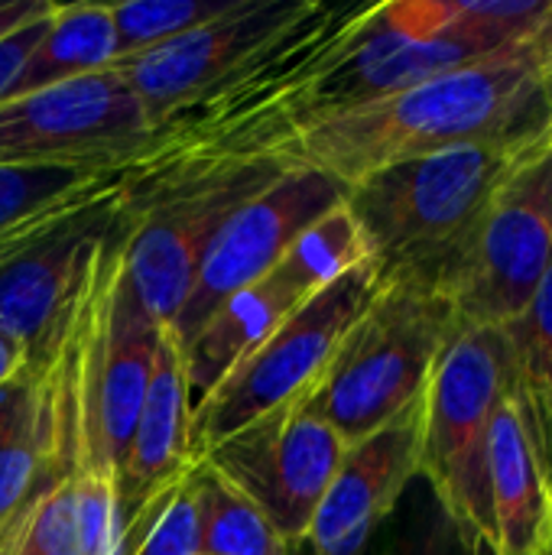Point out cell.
<instances>
[{
	"label": "cell",
	"mask_w": 552,
	"mask_h": 555,
	"mask_svg": "<svg viewBox=\"0 0 552 555\" xmlns=\"http://www.w3.org/2000/svg\"><path fill=\"white\" fill-rule=\"evenodd\" d=\"M420 459L423 397L345 449L303 543L309 555H368L403 494L420 481Z\"/></svg>",
	"instance_id": "cell-14"
},
{
	"label": "cell",
	"mask_w": 552,
	"mask_h": 555,
	"mask_svg": "<svg viewBox=\"0 0 552 555\" xmlns=\"http://www.w3.org/2000/svg\"><path fill=\"white\" fill-rule=\"evenodd\" d=\"M345 449L299 393L215 442L202 459L264 511L290 550H299Z\"/></svg>",
	"instance_id": "cell-8"
},
{
	"label": "cell",
	"mask_w": 552,
	"mask_h": 555,
	"mask_svg": "<svg viewBox=\"0 0 552 555\" xmlns=\"http://www.w3.org/2000/svg\"><path fill=\"white\" fill-rule=\"evenodd\" d=\"M55 481L46 387L39 367L29 364L13 384L0 387V543Z\"/></svg>",
	"instance_id": "cell-18"
},
{
	"label": "cell",
	"mask_w": 552,
	"mask_h": 555,
	"mask_svg": "<svg viewBox=\"0 0 552 555\" xmlns=\"http://www.w3.org/2000/svg\"><path fill=\"white\" fill-rule=\"evenodd\" d=\"M472 555H495L488 543H472Z\"/></svg>",
	"instance_id": "cell-33"
},
{
	"label": "cell",
	"mask_w": 552,
	"mask_h": 555,
	"mask_svg": "<svg viewBox=\"0 0 552 555\" xmlns=\"http://www.w3.org/2000/svg\"><path fill=\"white\" fill-rule=\"evenodd\" d=\"M114 62V23L107 3H55L52 20L10 81L3 101H16L85 75H94Z\"/></svg>",
	"instance_id": "cell-21"
},
{
	"label": "cell",
	"mask_w": 552,
	"mask_h": 555,
	"mask_svg": "<svg viewBox=\"0 0 552 555\" xmlns=\"http://www.w3.org/2000/svg\"><path fill=\"white\" fill-rule=\"evenodd\" d=\"M537 75H540V91L552 117V16L537 36Z\"/></svg>",
	"instance_id": "cell-31"
},
{
	"label": "cell",
	"mask_w": 552,
	"mask_h": 555,
	"mask_svg": "<svg viewBox=\"0 0 552 555\" xmlns=\"http://www.w3.org/2000/svg\"><path fill=\"white\" fill-rule=\"evenodd\" d=\"M52 7H55V3H52ZM49 20H52V10H49L46 16H39V20H33V23L20 26V29H16V33H10L7 39H0V101H3V94H7V88H10V81L16 78V72L23 68V62L29 59V52L36 49V42L42 39V33H46Z\"/></svg>",
	"instance_id": "cell-28"
},
{
	"label": "cell",
	"mask_w": 552,
	"mask_h": 555,
	"mask_svg": "<svg viewBox=\"0 0 552 555\" xmlns=\"http://www.w3.org/2000/svg\"><path fill=\"white\" fill-rule=\"evenodd\" d=\"M547 150V133L468 143L384 166L348 185L377 283L446 289L495 195Z\"/></svg>",
	"instance_id": "cell-2"
},
{
	"label": "cell",
	"mask_w": 552,
	"mask_h": 555,
	"mask_svg": "<svg viewBox=\"0 0 552 555\" xmlns=\"http://www.w3.org/2000/svg\"><path fill=\"white\" fill-rule=\"evenodd\" d=\"M117 166H20L0 169V231L36 215L55 198L72 195Z\"/></svg>",
	"instance_id": "cell-27"
},
{
	"label": "cell",
	"mask_w": 552,
	"mask_h": 555,
	"mask_svg": "<svg viewBox=\"0 0 552 555\" xmlns=\"http://www.w3.org/2000/svg\"><path fill=\"white\" fill-rule=\"evenodd\" d=\"M537 36L485 62L306 124L273 156L355 185L384 166L442 150L540 137L550 130V107L537 75Z\"/></svg>",
	"instance_id": "cell-1"
},
{
	"label": "cell",
	"mask_w": 552,
	"mask_h": 555,
	"mask_svg": "<svg viewBox=\"0 0 552 555\" xmlns=\"http://www.w3.org/2000/svg\"><path fill=\"white\" fill-rule=\"evenodd\" d=\"M290 169L286 159L215 163L143 189H124V273L156 322L179 315L202 260L228 218Z\"/></svg>",
	"instance_id": "cell-4"
},
{
	"label": "cell",
	"mask_w": 552,
	"mask_h": 555,
	"mask_svg": "<svg viewBox=\"0 0 552 555\" xmlns=\"http://www.w3.org/2000/svg\"><path fill=\"white\" fill-rule=\"evenodd\" d=\"M508 397V345L498 328H459L423 393L420 478L468 543L495 550L491 420Z\"/></svg>",
	"instance_id": "cell-5"
},
{
	"label": "cell",
	"mask_w": 552,
	"mask_h": 555,
	"mask_svg": "<svg viewBox=\"0 0 552 555\" xmlns=\"http://www.w3.org/2000/svg\"><path fill=\"white\" fill-rule=\"evenodd\" d=\"M195 465L192 455V393L185 348L169 322H159L156 354L140 403V416L117 472L120 527L153 498L169 491Z\"/></svg>",
	"instance_id": "cell-15"
},
{
	"label": "cell",
	"mask_w": 552,
	"mask_h": 555,
	"mask_svg": "<svg viewBox=\"0 0 552 555\" xmlns=\"http://www.w3.org/2000/svg\"><path fill=\"white\" fill-rule=\"evenodd\" d=\"M52 10V0H3L0 3V39L16 33L20 26L46 16Z\"/></svg>",
	"instance_id": "cell-29"
},
{
	"label": "cell",
	"mask_w": 552,
	"mask_h": 555,
	"mask_svg": "<svg viewBox=\"0 0 552 555\" xmlns=\"http://www.w3.org/2000/svg\"><path fill=\"white\" fill-rule=\"evenodd\" d=\"M345 195L348 185L338 179L309 166H290L277 182L247 198L215 237L179 315L172 319L182 348L224 299L260 283L283 260L290 244L322 215L338 208Z\"/></svg>",
	"instance_id": "cell-11"
},
{
	"label": "cell",
	"mask_w": 552,
	"mask_h": 555,
	"mask_svg": "<svg viewBox=\"0 0 552 555\" xmlns=\"http://www.w3.org/2000/svg\"><path fill=\"white\" fill-rule=\"evenodd\" d=\"M361 263H368V244L361 237L358 221L342 202L290 244L283 260L270 270V276L303 306L306 299H312L329 283H335Z\"/></svg>",
	"instance_id": "cell-23"
},
{
	"label": "cell",
	"mask_w": 552,
	"mask_h": 555,
	"mask_svg": "<svg viewBox=\"0 0 552 555\" xmlns=\"http://www.w3.org/2000/svg\"><path fill=\"white\" fill-rule=\"evenodd\" d=\"M299 302L267 273L260 283L224 299L185 345L192 410L286 319Z\"/></svg>",
	"instance_id": "cell-19"
},
{
	"label": "cell",
	"mask_w": 552,
	"mask_h": 555,
	"mask_svg": "<svg viewBox=\"0 0 552 555\" xmlns=\"http://www.w3.org/2000/svg\"><path fill=\"white\" fill-rule=\"evenodd\" d=\"M491 511H495V555H552V501L521 423L508 397L495 410L491 439Z\"/></svg>",
	"instance_id": "cell-17"
},
{
	"label": "cell",
	"mask_w": 552,
	"mask_h": 555,
	"mask_svg": "<svg viewBox=\"0 0 552 555\" xmlns=\"http://www.w3.org/2000/svg\"><path fill=\"white\" fill-rule=\"evenodd\" d=\"M195 555H205V553H195Z\"/></svg>",
	"instance_id": "cell-35"
},
{
	"label": "cell",
	"mask_w": 552,
	"mask_h": 555,
	"mask_svg": "<svg viewBox=\"0 0 552 555\" xmlns=\"http://www.w3.org/2000/svg\"><path fill=\"white\" fill-rule=\"evenodd\" d=\"M238 0H124L107 3L114 23V62L169 42L221 13ZM111 62V65H114Z\"/></svg>",
	"instance_id": "cell-24"
},
{
	"label": "cell",
	"mask_w": 552,
	"mask_h": 555,
	"mask_svg": "<svg viewBox=\"0 0 552 555\" xmlns=\"http://www.w3.org/2000/svg\"><path fill=\"white\" fill-rule=\"evenodd\" d=\"M156 338H159V322L137 299L124 273V254H120L111 286H107L98 364H94L101 426H104L107 452L117 472L124 465V455H127V446L140 416V403H143L153 354H156Z\"/></svg>",
	"instance_id": "cell-16"
},
{
	"label": "cell",
	"mask_w": 552,
	"mask_h": 555,
	"mask_svg": "<svg viewBox=\"0 0 552 555\" xmlns=\"http://www.w3.org/2000/svg\"><path fill=\"white\" fill-rule=\"evenodd\" d=\"M455 332L452 302L439 289L384 283L303 393V403L351 446L426 393Z\"/></svg>",
	"instance_id": "cell-3"
},
{
	"label": "cell",
	"mask_w": 552,
	"mask_h": 555,
	"mask_svg": "<svg viewBox=\"0 0 552 555\" xmlns=\"http://www.w3.org/2000/svg\"><path fill=\"white\" fill-rule=\"evenodd\" d=\"M410 494L413 498L407 517L390 514V520L384 524L390 530L377 555H472V543L465 540L462 527L446 514V507L436 501L429 485Z\"/></svg>",
	"instance_id": "cell-26"
},
{
	"label": "cell",
	"mask_w": 552,
	"mask_h": 555,
	"mask_svg": "<svg viewBox=\"0 0 552 555\" xmlns=\"http://www.w3.org/2000/svg\"><path fill=\"white\" fill-rule=\"evenodd\" d=\"M306 3L309 0H238L228 13L107 68L137 94L153 133L166 117L205 94L280 36Z\"/></svg>",
	"instance_id": "cell-13"
},
{
	"label": "cell",
	"mask_w": 552,
	"mask_h": 555,
	"mask_svg": "<svg viewBox=\"0 0 552 555\" xmlns=\"http://www.w3.org/2000/svg\"><path fill=\"white\" fill-rule=\"evenodd\" d=\"M150 140L137 94L111 72L0 101V169L124 166Z\"/></svg>",
	"instance_id": "cell-9"
},
{
	"label": "cell",
	"mask_w": 552,
	"mask_h": 555,
	"mask_svg": "<svg viewBox=\"0 0 552 555\" xmlns=\"http://www.w3.org/2000/svg\"><path fill=\"white\" fill-rule=\"evenodd\" d=\"M205 555H293L264 511L205 459L192 465Z\"/></svg>",
	"instance_id": "cell-22"
},
{
	"label": "cell",
	"mask_w": 552,
	"mask_h": 555,
	"mask_svg": "<svg viewBox=\"0 0 552 555\" xmlns=\"http://www.w3.org/2000/svg\"><path fill=\"white\" fill-rule=\"evenodd\" d=\"M517 42H524V39H517ZM517 42H504V39H491V36H462V33L420 42V39L397 33L384 20L381 3H368L358 13L355 26L345 36L335 59L309 85L303 107H299V130L306 124H316V120L335 117L342 111L407 91L426 78L442 75V72L485 62Z\"/></svg>",
	"instance_id": "cell-12"
},
{
	"label": "cell",
	"mask_w": 552,
	"mask_h": 555,
	"mask_svg": "<svg viewBox=\"0 0 552 555\" xmlns=\"http://www.w3.org/2000/svg\"><path fill=\"white\" fill-rule=\"evenodd\" d=\"M127 224L120 166L0 231V325L36 361L75 306L98 247Z\"/></svg>",
	"instance_id": "cell-6"
},
{
	"label": "cell",
	"mask_w": 552,
	"mask_h": 555,
	"mask_svg": "<svg viewBox=\"0 0 552 555\" xmlns=\"http://www.w3.org/2000/svg\"><path fill=\"white\" fill-rule=\"evenodd\" d=\"M540 156L521 166L495 195L442 289L452 302L455 328L504 332L534 306L550 276L552 231L543 215Z\"/></svg>",
	"instance_id": "cell-10"
},
{
	"label": "cell",
	"mask_w": 552,
	"mask_h": 555,
	"mask_svg": "<svg viewBox=\"0 0 552 555\" xmlns=\"http://www.w3.org/2000/svg\"><path fill=\"white\" fill-rule=\"evenodd\" d=\"M508 403L552 501V270L534 306L504 328Z\"/></svg>",
	"instance_id": "cell-20"
},
{
	"label": "cell",
	"mask_w": 552,
	"mask_h": 555,
	"mask_svg": "<svg viewBox=\"0 0 552 555\" xmlns=\"http://www.w3.org/2000/svg\"><path fill=\"white\" fill-rule=\"evenodd\" d=\"M547 146H552V117H550V130H547Z\"/></svg>",
	"instance_id": "cell-34"
},
{
	"label": "cell",
	"mask_w": 552,
	"mask_h": 555,
	"mask_svg": "<svg viewBox=\"0 0 552 555\" xmlns=\"http://www.w3.org/2000/svg\"><path fill=\"white\" fill-rule=\"evenodd\" d=\"M377 289L374 267L361 263L286 315L192 410V455L202 459L215 442L228 439L251 420L306 393Z\"/></svg>",
	"instance_id": "cell-7"
},
{
	"label": "cell",
	"mask_w": 552,
	"mask_h": 555,
	"mask_svg": "<svg viewBox=\"0 0 552 555\" xmlns=\"http://www.w3.org/2000/svg\"><path fill=\"white\" fill-rule=\"evenodd\" d=\"M540 182H543V215L552 231V146H547L540 156Z\"/></svg>",
	"instance_id": "cell-32"
},
{
	"label": "cell",
	"mask_w": 552,
	"mask_h": 555,
	"mask_svg": "<svg viewBox=\"0 0 552 555\" xmlns=\"http://www.w3.org/2000/svg\"><path fill=\"white\" fill-rule=\"evenodd\" d=\"M0 553L13 555H85L81 514L75 498V478L49 485L20 517V524L0 543Z\"/></svg>",
	"instance_id": "cell-25"
},
{
	"label": "cell",
	"mask_w": 552,
	"mask_h": 555,
	"mask_svg": "<svg viewBox=\"0 0 552 555\" xmlns=\"http://www.w3.org/2000/svg\"><path fill=\"white\" fill-rule=\"evenodd\" d=\"M26 367H29V351H26V345L0 325V387L13 384Z\"/></svg>",
	"instance_id": "cell-30"
}]
</instances>
